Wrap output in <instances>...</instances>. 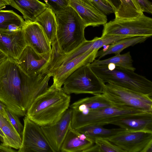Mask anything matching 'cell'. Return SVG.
<instances>
[{
	"label": "cell",
	"mask_w": 152,
	"mask_h": 152,
	"mask_svg": "<svg viewBox=\"0 0 152 152\" xmlns=\"http://www.w3.org/2000/svg\"><path fill=\"white\" fill-rule=\"evenodd\" d=\"M94 143L93 140L79 132L71 126L62 144L60 152H84Z\"/></svg>",
	"instance_id": "obj_18"
},
{
	"label": "cell",
	"mask_w": 152,
	"mask_h": 152,
	"mask_svg": "<svg viewBox=\"0 0 152 152\" xmlns=\"http://www.w3.org/2000/svg\"><path fill=\"white\" fill-rule=\"evenodd\" d=\"M89 64L80 67L66 79L62 88L66 94H102L105 83L92 70Z\"/></svg>",
	"instance_id": "obj_5"
},
{
	"label": "cell",
	"mask_w": 152,
	"mask_h": 152,
	"mask_svg": "<svg viewBox=\"0 0 152 152\" xmlns=\"http://www.w3.org/2000/svg\"><path fill=\"white\" fill-rule=\"evenodd\" d=\"M12 148L11 146L3 142L0 144V152H15L17 151Z\"/></svg>",
	"instance_id": "obj_34"
},
{
	"label": "cell",
	"mask_w": 152,
	"mask_h": 152,
	"mask_svg": "<svg viewBox=\"0 0 152 152\" xmlns=\"http://www.w3.org/2000/svg\"><path fill=\"white\" fill-rule=\"evenodd\" d=\"M98 50L88 51L49 71L51 73L53 80V83L51 86L55 88H62L66 79L74 72L94 61Z\"/></svg>",
	"instance_id": "obj_12"
},
{
	"label": "cell",
	"mask_w": 152,
	"mask_h": 152,
	"mask_svg": "<svg viewBox=\"0 0 152 152\" xmlns=\"http://www.w3.org/2000/svg\"><path fill=\"white\" fill-rule=\"evenodd\" d=\"M7 5H10V2L8 0H0V7L6 6Z\"/></svg>",
	"instance_id": "obj_36"
},
{
	"label": "cell",
	"mask_w": 152,
	"mask_h": 152,
	"mask_svg": "<svg viewBox=\"0 0 152 152\" xmlns=\"http://www.w3.org/2000/svg\"><path fill=\"white\" fill-rule=\"evenodd\" d=\"M56 15V37L51 48L54 54H66L86 40L84 35L86 27L80 16L69 6Z\"/></svg>",
	"instance_id": "obj_3"
},
{
	"label": "cell",
	"mask_w": 152,
	"mask_h": 152,
	"mask_svg": "<svg viewBox=\"0 0 152 152\" xmlns=\"http://www.w3.org/2000/svg\"><path fill=\"white\" fill-rule=\"evenodd\" d=\"M7 56L0 50V63L6 58Z\"/></svg>",
	"instance_id": "obj_38"
},
{
	"label": "cell",
	"mask_w": 152,
	"mask_h": 152,
	"mask_svg": "<svg viewBox=\"0 0 152 152\" xmlns=\"http://www.w3.org/2000/svg\"><path fill=\"white\" fill-rule=\"evenodd\" d=\"M72 110L69 108L55 123L41 126L54 152H60L61 147L71 126Z\"/></svg>",
	"instance_id": "obj_14"
},
{
	"label": "cell",
	"mask_w": 152,
	"mask_h": 152,
	"mask_svg": "<svg viewBox=\"0 0 152 152\" xmlns=\"http://www.w3.org/2000/svg\"><path fill=\"white\" fill-rule=\"evenodd\" d=\"M22 29L27 45L41 55L52 53L51 43L38 23L35 21L25 20Z\"/></svg>",
	"instance_id": "obj_13"
},
{
	"label": "cell",
	"mask_w": 152,
	"mask_h": 152,
	"mask_svg": "<svg viewBox=\"0 0 152 152\" xmlns=\"http://www.w3.org/2000/svg\"><path fill=\"white\" fill-rule=\"evenodd\" d=\"M6 106L0 101V113L7 119H9L6 112Z\"/></svg>",
	"instance_id": "obj_35"
},
{
	"label": "cell",
	"mask_w": 152,
	"mask_h": 152,
	"mask_svg": "<svg viewBox=\"0 0 152 152\" xmlns=\"http://www.w3.org/2000/svg\"><path fill=\"white\" fill-rule=\"evenodd\" d=\"M124 152H145L152 144V132L125 130L108 139Z\"/></svg>",
	"instance_id": "obj_10"
},
{
	"label": "cell",
	"mask_w": 152,
	"mask_h": 152,
	"mask_svg": "<svg viewBox=\"0 0 152 152\" xmlns=\"http://www.w3.org/2000/svg\"><path fill=\"white\" fill-rule=\"evenodd\" d=\"M75 129L94 141L96 138L108 140L126 130L121 128L107 129L103 126L94 124L86 125Z\"/></svg>",
	"instance_id": "obj_22"
},
{
	"label": "cell",
	"mask_w": 152,
	"mask_h": 152,
	"mask_svg": "<svg viewBox=\"0 0 152 152\" xmlns=\"http://www.w3.org/2000/svg\"><path fill=\"white\" fill-rule=\"evenodd\" d=\"M102 94L113 106L152 113V99L149 96L108 83Z\"/></svg>",
	"instance_id": "obj_6"
},
{
	"label": "cell",
	"mask_w": 152,
	"mask_h": 152,
	"mask_svg": "<svg viewBox=\"0 0 152 152\" xmlns=\"http://www.w3.org/2000/svg\"><path fill=\"white\" fill-rule=\"evenodd\" d=\"M107 4L110 6L115 13L117 10L120 2L119 0H102Z\"/></svg>",
	"instance_id": "obj_33"
},
{
	"label": "cell",
	"mask_w": 152,
	"mask_h": 152,
	"mask_svg": "<svg viewBox=\"0 0 152 152\" xmlns=\"http://www.w3.org/2000/svg\"><path fill=\"white\" fill-rule=\"evenodd\" d=\"M70 101V95L62 88L50 86L34 100L26 115L41 126L53 124L69 108Z\"/></svg>",
	"instance_id": "obj_2"
},
{
	"label": "cell",
	"mask_w": 152,
	"mask_h": 152,
	"mask_svg": "<svg viewBox=\"0 0 152 152\" xmlns=\"http://www.w3.org/2000/svg\"><path fill=\"white\" fill-rule=\"evenodd\" d=\"M133 61L130 52L123 54H118L108 58L100 60L95 59L90 64L93 65H107L113 64L116 66L135 71L133 66Z\"/></svg>",
	"instance_id": "obj_26"
},
{
	"label": "cell",
	"mask_w": 152,
	"mask_h": 152,
	"mask_svg": "<svg viewBox=\"0 0 152 152\" xmlns=\"http://www.w3.org/2000/svg\"><path fill=\"white\" fill-rule=\"evenodd\" d=\"M6 6H3L1 7H0V10H2L4 8H5Z\"/></svg>",
	"instance_id": "obj_39"
},
{
	"label": "cell",
	"mask_w": 152,
	"mask_h": 152,
	"mask_svg": "<svg viewBox=\"0 0 152 152\" xmlns=\"http://www.w3.org/2000/svg\"><path fill=\"white\" fill-rule=\"evenodd\" d=\"M149 38L146 36H139L129 37L120 39L101 50H98L96 53V58H98L97 59L99 60L108 55L119 54L125 49L143 42Z\"/></svg>",
	"instance_id": "obj_20"
},
{
	"label": "cell",
	"mask_w": 152,
	"mask_h": 152,
	"mask_svg": "<svg viewBox=\"0 0 152 152\" xmlns=\"http://www.w3.org/2000/svg\"><path fill=\"white\" fill-rule=\"evenodd\" d=\"M6 140V137L4 133L0 128V140L4 143Z\"/></svg>",
	"instance_id": "obj_37"
},
{
	"label": "cell",
	"mask_w": 152,
	"mask_h": 152,
	"mask_svg": "<svg viewBox=\"0 0 152 152\" xmlns=\"http://www.w3.org/2000/svg\"><path fill=\"white\" fill-rule=\"evenodd\" d=\"M101 12L105 15L114 13L112 7L104 3L102 0H90Z\"/></svg>",
	"instance_id": "obj_31"
},
{
	"label": "cell",
	"mask_w": 152,
	"mask_h": 152,
	"mask_svg": "<svg viewBox=\"0 0 152 152\" xmlns=\"http://www.w3.org/2000/svg\"><path fill=\"white\" fill-rule=\"evenodd\" d=\"M78 101L89 111H94L113 106L102 94L81 99Z\"/></svg>",
	"instance_id": "obj_27"
},
{
	"label": "cell",
	"mask_w": 152,
	"mask_h": 152,
	"mask_svg": "<svg viewBox=\"0 0 152 152\" xmlns=\"http://www.w3.org/2000/svg\"><path fill=\"white\" fill-rule=\"evenodd\" d=\"M51 74H26L16 60L7 57L0 63V101L18 117L25 116L34 100L47 91Z\"/></svg>",
	"instance_id": "obj_1"
},
{
	"label": "cell",
	"mask_w": 152,
	"mask_h": 152,
	"mask_svg": "<svg viewBox=\"0 0 152 152\" xmlns=\"http://www.w3.org/2000/svg\"><path fill=\"white\" fill-rule=\"evenodd\" d=\"M25 21L12 10H0V30L16 31L22 29Z\"/></svg>",
	"instance_id": "obj_24"
},
{
	"label": "cell",
	"mask_w": 152,
	"mask_h": 152,
	"mask_svg": "<svg viewBox=\"0 0 152 152\" xmlns=\"http://www.w3.org/2000/svg\"><path fill=\"white\" fill-rule=\"evenodd\" d=\"M110 124L127 131L152 132V113L130 114L118 118Z\"/></svg>",
	"instance_id": "obj_17"
},
{
	"label": "cell",
	"mask_w": 152,
	"mask_h": 152,
	"mask_svg": "<svg viewBox=\"0 0 152 152\" xmlns=\"http://www.w3.org/2000/svg\"><path fill=\"white\" fill-rule=\"evenodd\" d=\"M82 19L86 27L98 26L107 23V16L90 0H66Z\"/></svg>",
	"instance_id": "obj_15"
},
{
	"label": "cell",
	"mask_w": 152,
	"mask_h": 152,
	"mask_svg": "<svg viewBox=\"0 0 152 152\" xmlns=\"http://www.w3.org/2000/svg\"><path fill=\"white\" fill-rule=\"evenodd\" d=\"M34 21L42 28L51 45L55 40L57 30L56 14L49 7L38 15Z\"/></svg>",
	"instance_id": "obj_21"
},
{
	"label": "cell",
	"mask_w": 152,
	"mask_h": 152,
	"mask_svg": "<svg viewBox=\"0 0 152 152\" xmlns=\"http://www.w3.org/2000/svg\"><path fill=\"white\" fill-rule=\"evenodd\" d=\"M89 66L105 83L115 85L152 97V82L134 71L117 66L110 70L107 65L89 64Z\"/></svg>",
	"instance_id": "obj_4"
},
{
	"label": "cell",
	"mask_w": 152,
	"mask_h": 152,
	"mask_svg": "<svg viewBox=\"0 0 152 152\" xmlns=\"http://www.w3.org/2000/svg\"><path fill=\"white\" fill-rule=\"evenodd\" d=\"M94 143L97 146L99 152H124L121 148L108 140L101 138H96Z\"/></svg>",
	"instance_id": "obj_28"
},
{
	"label": "cell",
	"mask_w": 152,
	"mask_h": 152,
	"mask_svg": "<svg viewBox=\"0 0 152 152\" xmlns=\"http://www.w3.org/2000/svg\"><path fill=\"white\" fill-rule=\"evenodd\" d=\"M120 4L114 13L115 19L125 20L137 18L143 13L138 4L133 0H119Z\"/></svg>",
	"instance_id": "obj_23"
},
{
	"label": "cell",
	"mask_w": 152,
	"mask_h": 152,
	"mask_svg": "<svg viewBox=\"0 0 152 152\" xmlns=\"http://www.w3.org/2000/svg\"><path fill=\"white\" fill-rule=\"evenodd\" d=\"M27 45L22 29L0 30V50L7 57L17 60Z\"/></svg>",
	"instance_id": "obj_16"
},
{
	"label": "cell",
	"mask_w": 152,
	"mask_h": 152,
	"mask_svg": "<svg viewBox=\"0 0 152 152\" xmlns=\"http://www.w3.org/2000/svg\"><path fill=\"white\" fill-rule=\"evenodd\" d=\"M6 112L8 117L16 131L22 138L24 126L21 123L18 117L7 109Z\"/></svg>",
	"instance_id": "obj_30"
},
{
	"label": "cell",
	"mask_w": 152,
	"mask_h": 152,
	"mask_svg": "<svg viewBox=\"0 0 152 152\" xmlns=\"http://www.w3.org/2000/svg\"><path fill=\"white\" fill-rule=\"evenodd\" d=\"M0 128L4 134L6 140L4 144L12 148L19 149L22 143V137L18 134L9 119L0 113Z\"/></svg>",
	"instance_id": "obj_25"
},
{
	"label": "cell",
	"mask_w": 152,
	"mask_h": 152,
	"mask_svg": "<svg viewBox=\"0 0 152 152\" xmlns=\"http://www.w3.org/2000/svg\"><path fill=\"white\" fill-rule=\"evenodd\" d=\"M137 4L142 11L152 13V4L149 0H133Z\"/></svg>",
	"instance_id": "obj_32"
},
{
	"label": "cell",
	"mask_w": 152,
	"mask_h": 152,
	"mask_svg": "<svg viewBox=\"0 0 152 152\" xmlns=\"http://www.w3.org/2000/svg\"><path fill=\"white\" fill-rule=\"evenodd\" d=\"M10 5L20 12L25 20L34 21L36 18L48 7L38 0H8Z\"/></svg>",
	"instance_id": "obj_19"
},
{
	"label": "cell",
	"mask_w": 152,
	"mask_h": 152,
	"mask_svg": "<svg viewBox=\"0 0 152 152\" xmlns=\"http://www.w3.org/2000/svg\"><path fill=\"white\" fill-rule=\"evenodd\" d=\"M22 143L18 152H54L41 126L26 116L23 119Z\"/></svg>",
	"instance_id": "obj_9"
},
{
	"label": "cell",
	"mask_w": 152,
	"mask_h": 152,
	"mask_svg": "<svg viewBox=\"0 0 152 152\" xmlns=\"http://www.w3.org/2000/svg\"><path fill=\"white\" fill-rule=\"evenodd\" d=\"M54 54V51L52 50L51 54L41 55L31 47L27 45L16 61L24 72L28 76H32L45 71Z\"/></svg>",
	"instance_id": "obj_11"
},
{
	"label": "cell",
	"mask_w": 152,
	"mask_h": 152,
	"mask_svg": "<svg viewBox=\"0 0 152 152\" xmlns=\"http://www.w3.org/2000/svg\"><path fill=\"white\" fill-rule=\"evenodd\" d=\"M48 7L55 14L69 6L66 0H44Z\"/></svg>",
	"instance_id": "obj_29"
},
{
	"label": "cell",
	"mask_w": 152,
	"mask_h": 152,
	"mask_svg": "<svg viewBox=\"0 0 152 152\" xmlns=\"http://www.w3.org/2000/svg\"><path fill=\"white\" fill-rule=\"evenodd\" d=\"M146 112H148L137 109L111 106L98 110L89 111L87 115L71 120V126L75 129L90 124L103 126L110 124L118 118L123 116Z\"/></svg>",
	"instance_id": "obj_8"
},
{
	"label": "cell",
	"mask_w": 152,
	"mask_h": 152,
	"mask_svg": "<svg viewBox=\"0 0 152 152\" xmlns=\"http://www.w3.org/2000/svg\"><path fill=\"white\" fill-rule=\"evenodd\" d=\"M102 36H120L127 37L152 35V18L143 13L140 17L125 20L114 19L104 25Z\"/></svg>",
	"instance_id": "obj_7"
}]
</instances>
